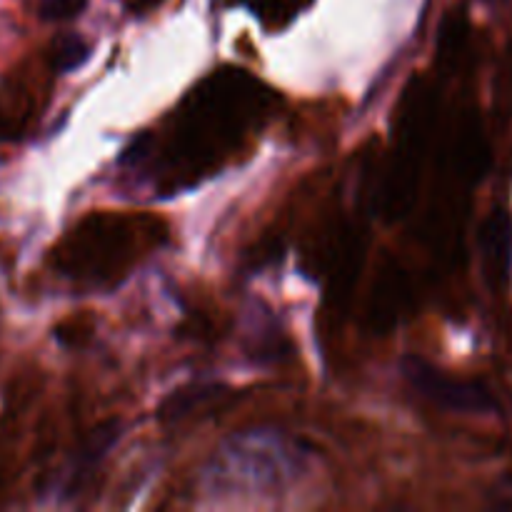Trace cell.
Returning a JSON list of instances; mask_svg holds the SVG:
<instances>
[{
    "mask_svg": "<svg viewBox=\"0 0 512 512\" xmlns=\"http://www.w3.org/2000/svg\"><path fill=\"white\" fill-rule=\"evenodd\" d=\"M313 473V450L273 430H250L218 448L205 468V490L228 503H275Z\"/></svg>",
    "mask_w": 512,
    "mask_h": 512,
    "instance_id": "6da1fadb",
    "label": "cell"
},
{
    "mask_svg": "<svg viewBox=\"0 0 512 512\" xmlns=\"http://www.w3.org/2000/svg\"><path fill=\"white\" fill-rule=\"evenodd\" d=\"M405 380L423 395L425 400L435 403L443 410L468 415H488L498 408L493 393L475 380L458 378L448 370L438 368L420 355H405L400 363Z\"/></svg>",
    "mask_w": 512,
    "mask_h": 512,
    "instance_id": "7a4b0ae2",
    "label": "cell"
},
{
    "mask_svg": "<svg viewBox=\"0 0 512 512\" xmlns=\"http://www.w3.org/2000/svg\"><path fill=\"white\" fill-rule=\"evenodd\" d=\"M118 438V423H105L100 425L98 430H93V435L80 445L73 463L65 470V495H78V490L93 478V473L100 468V463H103V458L108 455V450L118 443Z\"/></svg>",
    "mask_w": 512,
    "mask_h": 512,
    "instance_id": "3957f363",
    "label": "cell"
},
{
    "mask_svg": "<svg viewBox=\"0 0 512 512\" xmlns=\"http://www.w3.org/2000/svg\"><path fill=\"white\" fill-rule=\"evenodd\" d=\"M480 248H483L485 270H488L490 278H508L512 265V223L503 210H495L488 223L483 225Z\"/></svg>",
    "mask_w": 512,
    "mask_h": 512,
    "instance_id": "277c9868",
    "label": "cell"
},
{
    "mask_svg": "<svg viewBox=\"0 0 512 512\" xmlns=\"http://www.w3.org/2000/svg\"><path fill=\"white\" fill-rule=\"evenodd\" d=\"M223 388L220 385H193V388H183L178 393L170 395L163 405H160V418L168 423H178V420L188 418L195 410L205 408L213 400L223 398Z\"/></svg>",
    "mask_w": 512,
    "mask_h": 512,
    "instance_id": "5b68a950",
    "label": "cell"
},
{
    "mask_svg": "<svg viewBox=\"0 0 512 512\" xmlns=\"http://www.w3.org/2000/svg\"><path fill=\"white\" fill-rule=\"evenodd\" d=\"M90 55V45L85 43L78 35H63V38L55 43V65L58 70H73L80 63H85V58Z\"/></svg>",
    "mask_w": 512,
    "mask_h": 512,
    "instance_id": "8992f818",
    "label": "cell"
},
{
    "mask_svg": "<svg viewBox=\"0 0 512 512\" xmlns=\"http://www.w3.org/2000/svg\"><path fill=\"white\" fill-rule=\"evenodd\" d=\"M85 5H88V0H38V13L40 18L63 23V20L78 18Z\"/></svg>",
    "mask_w": 512,
    "mask_h": 512,
    "instance_id": "52a82bcc",
    "label": "cell"
}]
</instances>
